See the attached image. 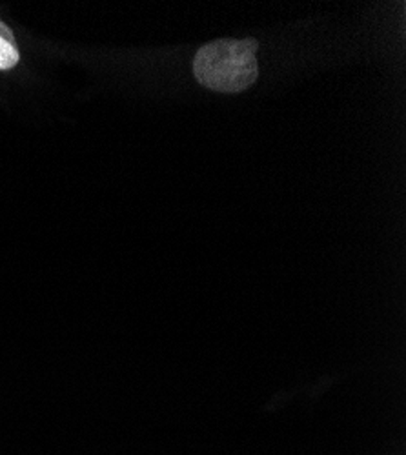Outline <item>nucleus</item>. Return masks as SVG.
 I'll list each match as a JSON object with an SVG mask.
<instances>
[{
	"mask_svg": "<svg viewBox=\"0 0 406 455\" xmlns=\"http://www.w3.org/2000/svg\"><path fill=\"white\" fill-rule=\"evenodd\" d=\"M20 53L15 44L13 31L0 22V69H12L19 64Z\"/></svg>",
	"mask_w": 406,
	"mask_h": 455,
	"instance_id": "f03ea898",
	"label": "nucleus"
},
{
	"mask_svg": "<svg viewBox=\"0 0 406 455\" xmlns=\"http://www.w3.org/2000/svg\"><path fill=\"white\" fill-rule=\"evenodd\" d=\"M255 39H220L203 46L194 59V75L208 90L239 93L250 88L259 75Z\"/></svg>",
	"mask_w": 406,
	"mask_h": 455,
	"instance_id": "f257e3e1",
	"label": "nucleus"
}]
</instances>
